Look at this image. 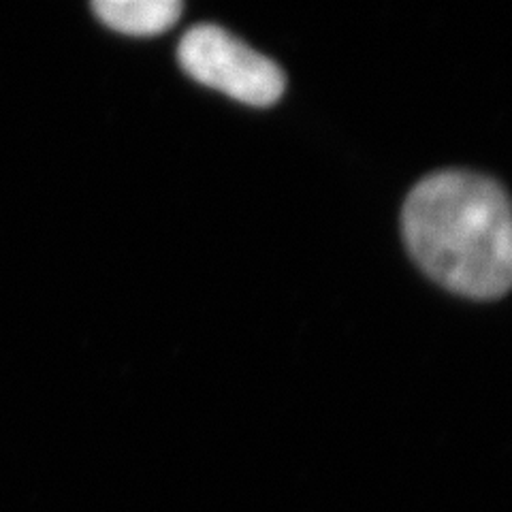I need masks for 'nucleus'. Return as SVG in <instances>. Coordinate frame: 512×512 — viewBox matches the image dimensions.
<instances>
[{"label":"nucleus","mask_w":512,"mask_h":512,"mask_svg":"<svg viewBox=\"0 0 512 512\" xmlns=\"http://www.w3.org/2000/svg\"><path fill=\"white\" fill-rule=\"evenodd\" d=\"M402 231L408 252L440 286L491 301L512 288V201L472 171H438L412 188Z\"/></svg>","instance_id":"f257e3e1"},{"label":"nucleus","mask_w":512,"mask_h":512,"mask_svg":"<svg viewBox=\"0 0 512 512\" xmlns=\"http://www.w3.org/2000/svg\"><path fill=\"white\" fill-rule=\"evenodd\" d=\"M178 60L195 82L252 107L274 105L286 88V77L274 60L220 26L190 28L178 45Z\"/></svg>","instance_id":"f03ea898"},{"label":"nucleus","mask_w":512,"mask_h":512,"mask_svg":"<svg viewBox=\"0 0 512 512\" xmlns=\"http://www.w3.org/2000/svg\"><path fill=\"white\" fill-rule=\"evenodd\" d=\"M92 11L111 30L150 37L178 24L184 5L180 0H96Z\"/></svg>","instance_id":"7ed1b4c3"}]
</instances>
